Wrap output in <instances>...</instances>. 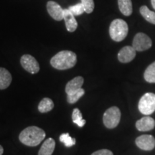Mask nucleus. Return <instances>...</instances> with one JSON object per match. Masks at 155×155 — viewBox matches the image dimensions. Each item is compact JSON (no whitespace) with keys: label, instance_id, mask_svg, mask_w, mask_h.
Masks as SVG:
<instances>
[{"label":"nucleus","instance_id":"nucleus-1","mask_svg":"<svg viewBox=\"0 0 155 155\" xmlns=\"http://www.w3.org/2000/svg\"><path fill=\"white\" fill-rule=\"evenodd\" d=\"M77 63V55L70 50H62L50 60V64L57 70H68L74 67Z\"/></svg>","mask_w":155,"mask_h":155},{"label":"nucleus","instance_id":"nucleus-2","mask_svg":"<svg viewBox=\"0 0 155 155\" xmlns=\"http://www.w3.org/2000/svg\"><path fill=\"white\" fill-rule=\"evenodd\" d=\"M45 132L38 127H29L19 134V141L23 144L29 147H35L45 138Z\"/></svg>","mask_w":155,"mask_h":155},{"label":"nucleus","instance_id":"nucleus-3","mask_svg":"<svg viewBox=\"0 0 155 155\" xmlns=\"http://www.w3.org/2000/svg\"><path fill=\"white\" fill-rule=\"evenodd\" d=\"M129 27L127 23L121 19H114L109 27L110 37L114 41L121 42L127 38Z\"/></svg>","mask_w":155,"mask_h":155},{"label":"nucleus","instance_id":"nucleus-4","mask_svg":"<svg viewBox=\"0 0 155 155\" xmlns=\"http://www.w3.org/2000/svg\"><path fill=\"white\" fill-rule=\"evenodd\" d=\"M121 119V111L116 106L108 108L103 117L105 127L108 129H114L119 125Z\"/></svg>","mask_w":155,"mask_h":155},{"label":"nucleus","instance_id":"nucleus-5","mask_svg":"<svg viewBox=\"0 0 155 155\" xmlns=\"http://www.w3.org/2000/svg\"><path fill=\"white\" fill-rule=\"evenodd\" d=\"M139 110L144 115H150L155 111V94L147 93L139 102Z\"/></svg>","mask_w":155,"mask_h":155},{"label":"nucleus","instance_id":"nucleus-6","mask_svg":"<svg viewBox=\"0 0 155 155\" xmlns=\"http://www.w3.org/2000/svg\"><path fill=\"white\" fill-rule=\"evenodd\" d=\"M152 42L150 37L143 32H139L134 36L133 40L132 47L136 51H144L152 47Z\"/></svg>","mask_w":155,"mask_h":155},{"label":"nucleus","instance_id":"nucleus-7","mask_svg":"<svg viewBox=\"0 0 155 155\" xmlns=\"http://www.w3.org/2000/svg\"><path fill=\"white\" fill-rule=\"evenodd\" d=\"M20 63L23 68L31 74H36L40 71L38 62L33 56L30 55H22L21 57Z\"/></svg>","mask_w":155,"mask_h":155},{"label":"nucleus","instance_id":"nucleus-8","mask_svg":"<svg viewBox=\"0 0 155 155\" xmlns=\"http://www.w3.org/2000/svg\"><path fill=\"white\" fill-rule=\"evenodd\" d=\"M136 144L141 150L151 151L155 147V139L152 135H141L136 139Z\"/></svg>","mask_w":155,"mask_h":155},{"label":"nucleus","instance_id":"nucleus-9","mask_svg":"<svg viewBox=\"0 0 155 155\" xmlns=\"http://www.w3.org/2000/svg\"><path fill=\"white\" fill-rule=\"evenodd\" d=\"M47 10L48 14L52 18L56 21H61L63 19L64 9L57 2L54 1H49L47 3Z\"/></svg>","mask_w":155,"mask_h":155},{"label":"nucleus","instance_id":"nucleus-10","mask_svg":"<svg viewBox=\"0 0 155 155\" xmlns=\"http://www.w3.org/2000/svg\"><path fill=\"white\" fill-rule=\"evenodd\" d=\"M136 52L132 46H125L118 53V59L122 63H129L134 59Z\"/></svg>","mask_w":155,"mask_h":155},{"label":"nucleus","instance_id":"nucleus-11","mask_svg":"<svg viewBox=\"0 0 155 155\" xmlns=\"http://www.w3.org/2000/svg\"><path fill=\"white\" fill-rule=\"evenodd\" d=\"M155 127V121L150 116H144L138 120L136 123V127L140 131H147L153 129Z\"/></svg>","mask_w":155,"mask_h":155},{"label":"nucleus","instance_id":"nucleus-12","mask_svg":"<svg viewBox=\"0 0 155 155\" xmlns=\"http://www.w3.org/2000/svg\"><path fill=\"white\" fill-rule=\"evenodd\" d=\"M63 19L65 20L67 30L70 32H73L78 28V22L73 15L68 9H64Z\"/></svg>","mask_w":155,"mask_h":155},{"label":"nucleus","instance_id":"nucleus-13","mask_svg":"<svg viewBox=\"0 0 155 155\" xmlns=\"http://www.w3.org/2000/svg\"><path fill=\"white\" fill-rule=\"evenodd\" d=\"M83 83H84V78L82 76H77L70 81L65 86V92L67 95L72 94L80 88H82L81 87H82Z\"/></svg>","mask_w":155,"mask_h":155},{"label":"nucleus","instance_id":"nucleus-14","mask_svg":"<svg viewBox=\"0 0 155 155\" xmlns=\"http://www.w3.org/2000/svg\"><path fill=\"white\" fill-rule=\"evenodd\" d=\"M12 78L11 73L5 68H0V90L7 88L11 84Z\"/></svg>","mask_w":155,"mask_h":155},{"label":"nucleus","instance_id":"nucleus-15","mask_svg":"<svg viewBox=\"0 0 155 155\" xmlns=\"http://www.w3.org/2000/svg\"><path fill=\"white\" fill-rule=\"evenodd\" d=\"M55 147V141L53 138H49L44 141L38 155H52Z\"/></svg>","mask_w":155,"mask_h":155},{"label":"nucleus","instance_id":"nucleus-16","mask_svg":"<svg viewBox=\"0 0 155 155\" xmlns=\"http://www.w3.org/2000/svg\"><path fill=\"white\" fill-rule=\"evenodd\" d=\"M119 10L124 16H130L132 14V2L131 0H118Z\"/></svg>","mask_w":155,"mask_h":155},{"label":"nucleus","instance_id":"nucleus-17","mask_svg":"<svg viewBox=\"0 0 155 155\" xmlns=\"http://www.w3.org/2000/svg\"><path fill=\"white\" fill-rule=\"evenodd\" d=\"M53 108L54 103L49 98H44L38 106V110L40 113H47L51 111Z\"/></svg>","mask_w":155,"mask_h":155},{"label":"nucleus","instance_id":"nucleus-18","mask_svg":"<svg viewBox=\"0 0 155 155\" xmlns=\"http://www.w3.org/2000/svg\"><path fill=\"white\" fill-rule=\"evenodd\" d=\"M140 13L144 18L146 19L147 22L155 25V12L151 11L147 6H142L140 7Z\"/></svg>","mask_w":155,"mask_h":155},{"label":"nucleus","instance_id":"nucleus-19","mask_svg":"<svg viewBox=\"0 0 155 155\" xmlns=\"http://www.w3.org/2000/svg\"><path fill=\"white\" fill-rule=\"evenodd\" d=\"M144 77L147 82L151 83H155V62L147 68Z\"/></svg>","mask_w":155,"mask_h":155},{"label":"nucleus","instance_id":"nucleus-20","mask_svg":"<svg viewBox=\"0 0 155 155\" xmlns=\"http://www.w3.org/2000/svg\"><path fill=\"white\" fill-rule=\"evenodd\" d=\"M72 119L73 123L77 124L79 127H84V125L86 123V120L83 119L82 114H81V111L78 108H74V110H73L72 114Z\"/></svg>","mask_w":155,"mask_h":155},{"label":"nucleus","instance_id":"nucleus-21","mask_svg":"<svg viewBox=\"0 0 155 155\" xmlns=\"http://www.w3.org/2000/svg\"><path fill=\"white\" fill-rule=\"evenodd\" d=\"M85 94L84 89L80 88L76 91L72 93V94H68L67 96V101L69 104H75Z\"/></svg>","mask_w":155,"mask_h":155},{"label":"nucleus","instance_id":"nucleus-22","mask_svg":"<svg viewBox=\"0 0 155 155\" xmlns=\"http://www.w3.org/2000/svg\"><path fill=\"white\" fill-rule=\"evenodd\" d=\"M60 141L63 142L66 147H71L75 144V138H73L69 135L68 133H64L60 137Z\"/></svg>","mask_w":155,"mask_h":155},{"label":"nucleus","instance_id":"nucleus-23","mask_svg":"<svg viewBox=\"0 0 155 155\" xmlns=\"http://www.w3.org/2000/svg\"><path fill=\"white\" fill-rule=\"evenodd\" d=\"M68 9L74 16H79V15H81L83 13L85 12L84 7H83L81 2L75 5L71 6V7H68Z\"/></svg>","mask_w":155,"mask_h":155},{"label":"nucleus","instance_id":"nucleus-24","mask_svg":"<svg viewBox=\"0 0 155 155\" xmlns=\"http://www.w3.org/2000/svg\"><path fill=\"white\" fill-rule=\"evenodd\" d=\"M81 3L85 9V12L87 14H91L94 9L95 4L94 0H81Z\"/></svg>","mask_w":155,"mask_h":155},{"label":"nucleus","instance_id":"nucleus-25","mask_svg":"<svg viewBox=\"0 0 155 155\" xmlns=\"http://www.w3.org/2000/svg\"><path fill=\"white\" fill-rule=\"evenodd\" d=\"M91 155H114V154L108 150H100L94 152Z\"/></svg>","mask_w":155,"mask_h":155},{"label":"nucleus","instance_id":"nucleus-26","mask_svg":"<svg viewBox=\"0 0 155 155\" xmlns=\"http://www.w3.org/2000/svg\"><path fill=\"white\" fill-rule=\"evenodd\" d=\"M3 152H4V149L3 147L0 145V155H2L3 154Z\"/></svg>","mask_w":155,"mask_h":155},{"label":"nucleus","instance_id":"nucleus-27","mask_svg":"<svg viewBox=\"0 0 155 155\" xmlns=\"http://www.w3.org/2000/svg\"><path fill=\"white\" fill-rule=\"evenodd\" d=\"M151 3H152V7L155 9V0H151Z\"/></svg>","mask_w":155,"mask_h":155}]
</instances>
